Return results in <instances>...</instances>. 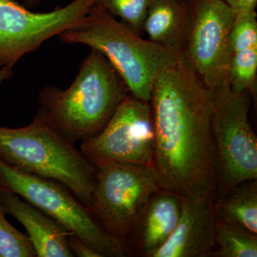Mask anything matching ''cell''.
<instances>
[{"label":"cell","mask_w":257,"mask_h":257,"mask_svg":"<svg viewBox=\"0 0 257 257\" xmlns=\"http://www.w3.org/2000/svg\"><path fill=\"white\" fill-rule=\"evenodd\" d=\"M257 47H250L230 57L227 80L230 89L236 93L256 94Z\"/></svg>","instance_id":"17"},{"label":"cell","mask_w":257,"mask_h":257,"mask_svg":"<svg viewBox=\"0 0 257 257\" xmlns=\"http://www.w3.org/2000/svg\"><path fill=\"white\" fill-rule=\"evenodd\" d=\"M44 0H24L23 5L26 8H33L42 3Z\"/></svg>","instance_id":"24"},{"label":"cell","mask_w":257,"mask_h":257,"mask_svg":"<svg viewBox=\"0 0 257 257\" xmlns=\"http://www.w3.org/2000/svg\"><path fill=\"white\" fill-rule=\"evenodd\" d=\"M236 13L245 10H255L257 0H224Z\"/></svg>","instance_id":"22"},{"label":"cell","mask_w":257,"mask_h":257,"mask_svg":"<svg viewBox=\"0 0 257 257\" xmlns=\"http://www.w3.org/2000/svg\"><path fill=\"white\" fill-rule=\"evenodd\" d=\"M190 23L183 58L210 90L229 84V35L236 12L224 0H188Z\"/></svg>","instance_id":"10"},{"label":"cell","mask_w":257,"mask_h":257,"mask_svg":"<svg viewBox=\"0 0 257 257\" xmlns=\"http://www.w3.org/2000/svg\"><path fill=\"white\" fill-rule=\"evenodd\" d=\"M190 23L188 0H154L143 24L149 40L183 58Z\"/></svg>","instance_id":"13"},{"label":"cell","mask_w":257,"mask_h":257,"mask_svg":"<svg viewBox=\"0 0 257 257\" xmlns=\"http://www.w3.org/2000/svg\"><path fill=\"white\" fill-rule=\"evenodd\" d=\"M214 194L181 197L178 224L152 257H204L212 252L216 244Z\"/></svg>","instance_id":"11"},{"label":"cell","mask_w":257,"mask_h":257,"mask_svg":"<svg viewBox=\"0 0 257 257\" xmlns=\"http://www.w3.org/2000/svg\"><path fill=\"white\" fill-rule=\"evenodd\" d=\"M230 57L232 54L257 47V15L255 10L237 12L229 35Z\"/></svg>","instance_id":"19"},{"label":"cell","mask_w":257,"mask_h":257,"mask_svg":"<svg viewBox=\"0 0 257 257\" xmlns=\"http://www.w3.org/2000/svg\"><path fill=\"white\" fill-rule=\"evenodd\" d=\"M130 94L109 61L91 49L68 89L51 84L40 91L37 114L76 143L100 133Z\"/></svg>","instance_id":"2"},{"label":"cell","mask_w":257,"mask_h":257,"mask_svg":"<svg viewBox=\"0 0 257 257\" xmlns=\"http://www.w3.org/2000/svg\"><path fill=\"white\" fill-rule=\"evenodd\" d=\"M0 203L26 229L37 257H73L67 243L72 233L14 193L0 190Z\"/></svg>","instance_id":"12"},{"label":"cell","mask_w":257,"mask_h":257,"mask_svg":"<svg viewBox=\"0 0 257 257\" xmlns=\"http://www.w3.org/2000/svg\"><path fill=\"white\" fill-rule=\"evenodd\" d=\"M13 66H5L0 68V85L5 82L13 77L14 70Z\"/></svg>","instance_id":"23"},{"label":"cell","mask_w":257,"mask_h":257,"mask_svg":"<svg viewBox=\"0 0 257 257\" xmlns=\"http://www.w3.org/2000/svg\"><path fill=\"white\" fill-rule=\"evenodd\" d=\"M154 167L160 189L179 197L215 193L217 171L211 128V92L184 58L155 83Z\"/></svg>","instance_id":"1"},{"label":"cell","mask_w":257,"mask_h":257,"mask_svg":"<svg viewBox=\"0 0 257 257\" xmlns=\"http://www.w3.org/2000/svg\"><path fill=\"white\" fill-rule=\"evenodd\" d=\"M155 140L150 102L130 94L100 133L82 140L80 150L96 167L109 162L154 167Z\"/></svg>","instance_id":"8"},{"label":"cell","mask_w":257,"mask_h":257,"mask_svg":"<svg viewBox=\"0 0 257 257\" xmlns=\"http://www.w3.org/2000/svg\"><path fill=\"white\" fill-rule=\"evenodd\" d=\"M217 257H256L257 235L219 219L215 226Z\"/></svg>","instance_id":"16"},{"label":"cell","mask_w":257,"mask_h":257,"mask_svg":"<svg viewBox=\"0 0 257 257\" xmlns=\"http://www.w3.org/2000/svg\"><path fill=\"white\" fill-rule=\"evenodd\" d=\"M211 92L216 189L221 198L241 182L257 180V138L248 121L246 92H235L229 84Z\"/></svg>","instance_id":"6"},{"label":"cell","mask_w":257,"mask_h":257,"mask_svg":"<svg viewBox=\"0 0 257 257\" xmlns=\"http://www.w3.org/2000/svg\"><path fill=\"white\" fill-rule=\"evenodd\" d=\"M68 45L82 44L101 52L124 81L128 92L150 102L155 83L182 57L140 34L97 5L77 26L58 35Z\"/></svg>","instance_id":"3"},{"label":"cell","mask_w":257,"mask_h":257,"mask_svg":"<svg viewBox=\"0 0 257 257\" xmlns=\"http://www.w3.org/2000/svg\"><path fill=\"white\" fill-rule=\"evenodd\" d=\"M69 250L73 256L78 257H102L97 251L91 248L74 235H70L67 239Z\"/></svg>","instance_id":"21"},{"label":"cell","mask_w":257,"mask_h":257,"mask_svg":"<svg viewBox=\"0 0 257 257\" xmlns=\"http://www.w3.org/2000/svg\"><path fill=\"white\" fill-rule=\"evenodd\" d=\"M154 0H97L96 5L105 10L141 35L144 22Z\"/></svg>","instance_id":"18"},{"label":"cell","mask_w":257,"mask_h":257,"mask_svg":"<svg viewBox=\"0 0 257 257\" xmlns=\"http://www.w3.org/2000/svg\"><path fill=\"white\" fill-rule=\"evenodd\" d=\"M180 214L181 197L177 194L157 193L150 199L136 222L140 223L139 240L146 256L152 257L169 239Z\"/></svg>","instance_id":"14"},{"label":"cell","mask_w":257,"mask_h":257,"mask_svg":"<svg viewBox=\"0 0 257 257\" xmlns=\"http://www.w3.org/2000/svg\"><path fill=\"white\" fill-rule=\"evenodd\" d=\"M0 190L23 198L102 257H123L127 253L125 243L109 234L90 209L58 182L32 175L0 159Z\"/></svg>","instance_id":"5"},{"label":"cell","mask_w":257,"mask_h":257,"mask_svg":"<svg viewBox=\"0 0 257 257\" xmlns=\"http://www.w3.org/2000/svg\"><path fill=\"white\" fill-rule=\"evenodd\" d=\"M0 203V257H35V249L27 234L15 228L5 217Z\"/></svg>","instance_id":"20"},{"label":"cell","mask_w":257,"mask_h":257,"mask_svg":"<svg viewBox=\"0 0 257 257\" xmlns=\"http://www.w3.org/2000/svg\"><path fill=\"white\" fill-rule=\"evenodd\" d=\"M216 216L257 235V181L238 184L215 203Z\"/></svg>","instance_id":"15"},{"label":"cell","mask_w":257,"mask_h":257,"mask_svg":"<svg viewBox=\"0 0 257 257\" xmlns=\"http://www.w3.org/2000/svg\"><path fill=\"white\" fill-rule=\"evenodd\" d=\"M97 0H73L48 13H34L15 0H0V68L14 66L51 37L78 25Z\"/></svg>","instance_id":"9"},{"label":"cell","mask_w":257,"mask_h":257,"mask_svg":"<svg viewBox=\"0 0 257 257\" xmlns=\"http://www.w3.org/2000/svg\"><path fill=\"white\" fill-rule=\"evenodd\" d=\"M96 168L90 210L109 234L124 243L147 203L161 189L155 167L109 162Z\"/></svg>","instance_id":"7"},{"label":"cell","mask_w":257,"mask_h":257,"mask_svg":"<svg viewBox=\"0 0 257 257\" xmlns=\"http://www.w3.org/2000/svg\"><path fill=\"white\" fill-rule=\"evenodd\" d=\"M74 145L38 114L24 127L0 126L1 160L58 182L90 209L97 168Z\"/></svg>","instance_id":"4"}]
</instances>
